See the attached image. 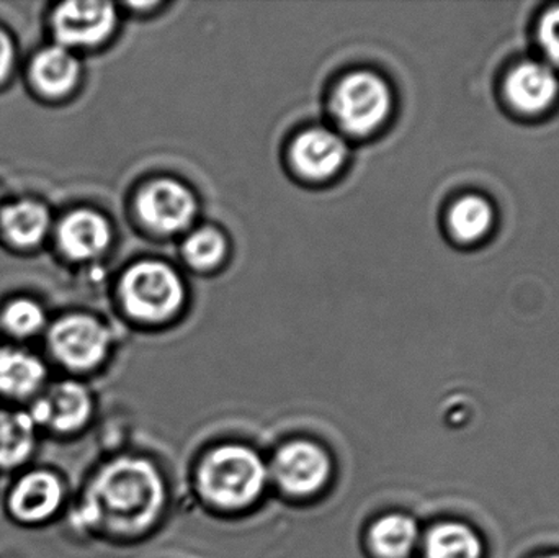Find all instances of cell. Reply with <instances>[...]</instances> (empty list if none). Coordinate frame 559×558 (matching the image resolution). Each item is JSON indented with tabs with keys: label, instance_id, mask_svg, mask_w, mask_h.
Wrapping results in <instances>:
<instances>
[{
	"label": "cell",
	"instance_id": "8992f818",
	"mask_svg": "<svg viewBox=\"0 0 559 558\" xmlns=\"http://www.w3.org/2000/svg\"><path fill=\"white\" fill-rule=\"evenodd\" d=\"M110 347L107 328L88 314H69L49 331V349L59 364L74 372L95 369Z\"/></svg>",
	"mask_w": 559,
	"mask_h": 558
},
{
	"label": "cell",
	"instance_id": "5b68a950",
	"mask_svg": "<svg viewBox=\"0 0 559 558\" xmlns=\"http://www.w3.org/2000/svg\"><path fill=\"white\" fill-rule=\"evenodd\" d=\"M38 431L72 436L87 428L94 416V399L87 387L62 380L46 387L26 409Z\"/></svg>",
	"mask_w": 559,
	"mask_h": 558
},
{
	"label": "cell",
	"instance_id": "52a82bcc",
	"mask_svg": "<svg viewBox=\"0 0 559 558\" xmlns=\"http://www.w3.org/2000/svg\"><path fill=\"white\" fill-rule=\"evenodd\" d=\"M66 487L56 472L32 468L19 475L7 494V514L20 526L51 523L64 507Z\"/></svg>",
	"mask_w": 559,
	"mask_h": 558
},
{
	"label": "cell",
	"instance_id": "9a60e30c",
	"mask_svg": "<svg viewBox=\"0 0 559 558\" xmlns=\"http://www.w3.org/2000/svg\"><path fill=\"white\" fill-rule=\"evenodd\" d=\"M38 435L26 409H0V472L25 467L35 454Z\"/></svg>",
	"mask_w": 559,
	"mask_h": 558
},
{
	"label": "cell",
	"instance_id": "44dd1931",
	"mask_svg": "<svg viewBox=\"0 0 559 558\" xmlns=\"http://www.w3.org/2000/svg\"><path fill=\"white\" fill-rule=\"evenodd\" d=\"M46 313L41 305L29 298L10 301L2 313V327L12 336L32 337L45 328Z\"/></svg>",
	"mask_w": 559,
	"mask_h": 558
},
{
	"label": "cell",
	"instance_id": "e0dca14e",
	"mask_svg": "<svg viewBox=\"0 0 559 558\" xmlns=\"http://www.w3.org/2000/svg\"><path fill=\"white\" fill-rule=\"evenodd\" d=\"M48 209L35 200L10 203L0 213V228L16 248H35L49 231Z\"/></svg>",
	"mask_w": 559,
	"mask_h": 558
},
{
	"label": "cell",
	"instance_id": "d6986e66",
	"mask_svg": "<svg viewBox=\"0 0 559 558\" xmlns=\"http://www.w3.org/2000/svg\"><path fill=\"white\" fill-rule=\"evenodd\" d=\"M427 558H481L483 544L465 524L447 523L433 527L426 539Z\"/></svg>",
	"mask_w": 559,
	"mask_h": 558
},
{
	"label": "cell",
	"instance_id": "277c9868",
	"mask_svg": "<svg viewBox=\"0 0 559 558\" xmlns=\"http://www.w3.org/2000/svg\"><path fill=\"white\" fill-rule=\"evenodd\" d=\"M391 91L373 72L347 75L335 88L332 111L335 120L352 134H368L380 128L391 111Z\"/></svg>",
	"mask_w": 559,
	"mask_h": 558
},
{
	"label": "cell",
	"instance_id": "7402d4cb",
	"mask_svg": "<svg viewBox=\"0 0 559 558\" xmlns=\"http://www.w3.org/2000/svg\"><path fill=\"white\" fill-rule=\"evenodd\" d=\"M183 256L197 269L219 264L226 256V239L213 228H202L189 236L183 245Z\"/></svg>",
	"mask_w": 559,
	"mask_h": 558
},
{
	"label": "cell",
	"instance_id": "2e32d148",
	"mask_svg": "<svg viewBox=\"0 0 559 558\" xmlns=\"http://www.w3.org/2000/svg\"><path fill=\"white\" fill-rule=\"evenodd\" d=\"M81 74L78 58L64 46H48L33 59L32 78L46 95H64L75 87Z\"/></svg>",
	"mask_w": 559,
	"mask_h": 558
},
{
	"label": "cell",
	"instance_id": "8fae6325",
	"mask_svg": "<svg viewBox=\"0 0 559 558\" xmlns=\"http://www.w3.org/2000/svg\"><path fill=\"white\" fill-rule=\"evenodd\" d=\"M558 94L557 72L544 62H522L506 81V95L522 114L535 115L547 110Z\"/></svg>",
	"mask_w": 559,
	"mask_h": 558
},
{
	"label": "cell",
	"instance_id": "ac0fdd59",
	"mask_svg": "<svg viewBox=\"0 0 559 558\" xmlns=\"http://www.w3.org/2000/svg\"><path fill=\"white\" fill-rule=\"evenodd\" d=\"M419 539L416 521L406 514H388L370 530V546L381 558H406Z\"/></svg>",
	"mask_w": 559,
	"mask_h": 558
},
{
	"label": "cell",
	"instance_id": "4fadbf2b",
	"mask_svg": "<svg viewBox=\"0 0 559 558\" xmlns=\"http://www.w3.org/2000/svg\"><path fill=\"white\" fill-rule=\"evenodd\" d=\"M48 370L28 351L0 347V396L12 402H33L46 389Z\"/></svg>",
	"mask_w": 559,
	"mask_h": 558
},
{
	"label": "cell",
	"instance_id": "cb8c5ba5",
	"mask_svg": "<svg viewBox=\"0 0 559 558\" xmlns=\"http://www.w3.org/2000/svg\"><path fill=\"white\" fill-rule=\"evenodd\" d=\"M13 59H15V51H13L12 41L0 29V81H3L12 71Z\"/></svg>",
	"mask_w": 559,
	"mask_h": 558
},
{
	"label": "cell",
	"instance_id": "d4e9b609",
	"mask_svg": "<svg viewBox=\"0 0 559 558\" xmlns=\"http://www.w3.org/2000/svg\"><path fill=\"white\" fill-rule=\"evenodd\" d=\"M544 558H559V556H550V557H544Z\"/></svg>",
	"mask_w": 559,
	"mask_h": 558
},
{
	"label": "cell",
	"instance_id": "3957f363",
	"mask_svg": "<svg viewBox=\"0 0 559 558\" xmlns=\"http://www.w3.org/2000/svg\"><path fill=\"white\" fill-rule=\"evenodd\" d=\"M121 298L133 317L160 321L173 317L183 305L182 281L163 262L146 261L128 269L121 278Z\"/></svg>",
	"mask_w": 559,
	"mask_h": 558
},
{
	"label": "cell",
	"instance_id": "6da1fadb",
	"mask_svg": "<svg viewBox=\"0 0 559 558\" xmlns=\"http://www.w3.org/2000/svg\"><path fill=\"white\" fill-rule=\"evenodd\" d=\"M163 501V480L153 464L143 459H118L95 475L82 517L85 526L136 534L156 521Z\"/></svg>",
	"mask_w": 559,
	"mask_h": 558
},
{
	"label": "cell",
	"instance_id": "ba28073f",
	"mask_svg": "<svg viewBox=\"0 0 559 558\" xmlns=\"http://www.w3.org/2000/svg\"><path fill=\"white\" fill-rule=\"evenodd\" d=\"M272 474L285 494L311 497L328 484L331 459L324 449L312 442H289L275 455Z\"/></svg>",
	"mask_w": 559,
	"mask_h": 558
},
{
	"label": "cell",
	"instance_id": "7c38bea8",
	"mask_svg": "<svg viewBox=\"0 0 559 558\" xmlns=\"http://www.w3.org/2000/svg\"><path fill=\"white\" fill-rule=\"evenodd\" d=\"M345 157L347 146L344 141L324 128L305 131L292 146L293 164L308 179H328L344 166Z\"/></svg>",
	"mask_w": 559,
	"mask_h": 558
},
{
	"label": "cell",
	"instance_id": "ffe728a7",
	"mask_svg": "<svg viewBox=\"0 0 559 558\" xmlns=\"http://www.w3.org/2000/svg\"><path fill=\"white\" fill-rule=\"evenodd\" d=\"M495 209L479 195H466L450 210L449 226L452 235L463 242L476 241L491 229Z\"/></svg>",
	"mask_w": 559,
	"mask_h": 558
},
{
	"label": "cell",
	"instance_id": "30bf717a",
	"mask_svg": "<svg viewBox=\"0 0 559 558\" xmlns=\"http://www.w3.org/2000/svg\"><path fill=\"white\" fill-rule=\"evenodd\" d=\"M117 12L108 2H68L56 9L52 32L59 46L87 48L98 45L114 32Z\"/></svg>",
	"mask_w": 559,
	"mask_h": 558
},
{
	"label": "cell",
	"instance_id": "603a6c76",
	"mask_svg": "<svg viewBox=\"0 0 559 558\" xmlns=\"http://www.w3.org/2000/svg\"><path fill=\"white\" fill-rule=\"evenodd\" d=\"M538 41L551 64L559 66V7L548 10L542 19Z\"/></svg>",
	"mask_w": 559,
	"mask_h": 558
},
{
	"label": "cell",
	"instance_id": "9c48e42d",
	"mask_svg": "<svg viewBox=\"0 0 559 558\" xmlns=\"http://www.w3.org/2000/svg\"><path fill=\"white\" fill-rule=\"evenodd\" d=\"M138 212L154 231H182L195 218L197 200L182 183L176 180H154L141 190L138 197Z\"/></svg>",
	"mask_w": 559,
	"mask_h": 558
},
{
	"label": "cell",
	"instance_id": "7a4b0ae2",
	"mask_svg": "<svg viewBox=\"0 0 559 558\" xmlns=\"http://www.w3.org/2000/svg\"><path fill=\"white\" fill-rule=\"evenodd\" d=\"M269 471L258 452L246 446L215 449L200 465V491L225 510H242L254 503L267 485Z\"/></svg>",
	"mask_w": 559,
	"mask_h": 558
},
{
	"label": "cell",
	"instance_id": "5bb4252c",
	"mask_svg": "<svg viewBox=\"0 0 559 558\" xmlns=\"http://www.w3.org/2000/svg\"><path fill=\"white\" fill-rule=\"evenodd\" d=\"M110 236L107 219L92 210L69 213L58 229L59 246L74 261H88L100 256L107 249Z\"/></svg>",
	"mask_w": 559,
	"mask_h": 558
}]
</instances>
